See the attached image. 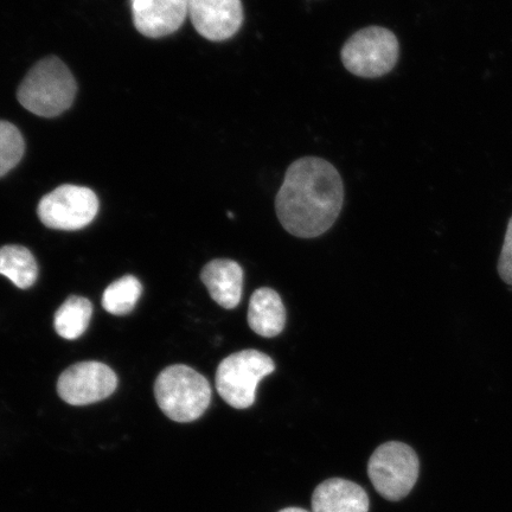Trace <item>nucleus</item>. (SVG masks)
Segmentation results:
<instances>
[{"instance_id":"obj_15","label":"nucleus","mask_w":512,"mask_h":512,"mask_svg":"<svg viewBox=\"0 0 512 512\" xmlns=\"http://www.w3.org/2000/svg\"><path fill=\"white\" fill-rule=\"evenodd\" d=\"M92 315L93 306L87 298L70 297L55 313V330L62 338L74 341L85 334Z\"/></svg>"},{"instance_id":"obj_14","label":"nucleus","mask_w":512,"mask_h":512,"mask_svg":"<svg viewBox=\"0 0 512 512\" xmlns=\"http://www.w3.org/2000/svg\"><path fill=\"white\" fill-rule=\"evenodd\" d=\"M0 275L12 281V284L27 290L36 283L38 265L28 248L9 245L0 248Z\"/></svg>"},{"instance_id":"obj_10","label":"nucleus","mask_w":512,"mask_h":512,"mask_svg":"<svg viewBox=\"0 0 512 512\" xmlns=\"http://www.w3.org/2000/svg\"><path fill=\"white\" fill-rule=\"evenodd\" d=\"M131 8L137 30L150 38L174 34L189 16V0H131Z\"/></svg>"},{"instance_id":"obj_13","label":"nucleus","mask_w":512,"mask_h":512,"mask_svg":"<svg viewBox=\"0 0 512 512\" xmlns=\"http://www.w3.org/2000/svg\"><path fill=\"white\" fill-rule=\"evenodd\" d=\"M247 319L256 335L265 338L280 335L286 325V309L279 293L270 287L258 288L249 300Z\"/></svg>"},{"instance_id":"obj_12","label":"nucleus","mask_w":512,"mask_h":512,"mask_svg":"<svg viewBox=\"0 0 512 512\" xmlns=\"http://www.w3.org/2000/svg\"><path fill=\"white\" fill-rule=\"evenodd\" d=\"M201 280L210 297L227 310L239 306L243 290V270L238 262L229 259H215L204 266Z\"/></svg>"},{"instance_id":"obj_4","label":"nucleus","mask_w":512,"mask_h":512,"mask_svg":"<svg viewBox=\"0 0 512 512\" xmlns=\"http://www.w3.org/2000/svg\"><path fill=\"white\" fill-rule=\"evenodd\" d=\"M275 364L264 352L254 349L235 352L224 358L216 371V389L224 402L235 409L254 405L256 389Z\"/></svg>"},{"instance_id":"obj_19","label":"nucleus","mask_w":512,"mask_h":512,"mask_svg":"<svg viewBox=\"0 0 512 512\" xmlns=\"http://www.w3.org/2000/svg\"><path fill=\"white\" fill-rule=\"evenodd\" d=\"M279 512H309V511L302 509V508H286V509L280 510Z\"/></svg>"},{"instance_id":"obj_6","label":"nucleus","mask_w":512,"mask_h":512,"mask_svg":"<svg viewBox=\"0 0 512 512\" xmlns=\"http://www.w3.org/2000/svg\"><path fill=\"white\" fill-rule=\"evenodd\" d=\"M342 62L351 74L374 79L386 75L398 63L400 46L392 31L369 27L357 31L345 42Z\"/></svg>"},{"instance_id":"obj_1","label":"nucleus","mask_w":512,"mask_h":512,"mask_svg":"<svg viewBox=\"0 0 512 512\" xmlns=\"http://www.w3.org/2000/svg\"><path fill=\"white\" fill-rule=\"evenodd\" d=\"M343 201V182L335 166L322 158L305 157L287 169L275 211L286 232L313 239L334 226Z\"/></svg>"},{"instance_id":"obj_5","label":"nucleus","mask_w":512,"mask_h":512,"mask_svg":"<svg viewBox=\"0 0 512 512\" xmlns=\"http://www.w3.org/2000/svg\"><path fill=\"white\" fill-rule=\"evenodd\" d=\"M420 462L411 446L389 441L376 448L368 463V476L379 494L398 502L411 494L418 482Z\"/></svg>"},{"instance_id":"obj_2","label":"nucleus","mask_w":512,"mask_h":512,"mask_svg":"<svg viewBox=\"0 0 512 512\" xmlns=\"http://www.w3.org/2000/svg\"><path fill=\"white\" fill-rule=\"evenodd\" d=\"M78 86L72 72L57 57L35 64L18 88L17 99L25 110L42 118H55L69 110Z\"/></svg>"},{"instance_id":"obj_16","label":"nucleus","mask_w":512,"mask_h":512,"mask_svg":"<svg viewBox=\"0 0 512 512\" xmlns=\"http://www.w3.org/2000/svg\"><path fill=\"white\" fill-rule=\"evenodd\" d=\"M142 293L140 281L133 275H125L106 288L102 296V307L111 315H127L136 307Z\"/></svg>"},{"instance_id":"obj_11","label":"nucleus","mask_w":512,"mask_h":512,"mask_svg":"<svg viewBox=\"0 0 512 512\" xmlns=\"http://www.w3.org/2000/svg\"><path fill=\"white\" fill-rule=\"evenodd\" d=\"M369 505L366 490L343 478L325 480L312 495V512H368Z\"/></svg>"},{"instance_id":"obj_7","label":"nucleus","mask_w":512,"mask_h":512,"mask_svg":"<svg viewBox=\"0 0 512 512\" xmlns=\"http://www.w3.org/2000/svg\"><path fill=\"white\" fill-rule=\"evenodd\" d=\"M98 196L91 189L79 185H61L44 196L37 214L48 228L79 230L91 224L98 215Z\"/></svg>"},{"instance_id":"obj_17","label":"nucleus","mask_w":512,"mask_h":512,"mask_svg":"<svg viewBox=\"0 0 512 512\" xmlns=\"http://www.w3.org/2000/svg\"><path fill=\"white\" fill-rule=\"evenodd\" d=\"M25 142L18 128L0 120V177L5 176L21 162Z\"/></svg>"},{"instance_id":"obj_8","label":"nucleus","mask_w":512,"mask_h":512,"mask_svg":"<svg viewBox=\"0 0 512 512\" xmlns=\"http://www.w3.org/2000/svg\"><path fill=\"white\" fill-rule=\"evenodd\" d=\"M117 386L118 377L106 364L81 362L63 371L57 393L68 405L87 406L110 398Z\"/></svg>"},{"instance_id":"obj_9","label":"nucleus","mask_w":512,"mask_h":512,"mask_svg":"<svg viewBox=\"0 0 512 512\" xmlns=\"http://www.w3.org/2000/svg\"><path fill=\"white\" fill-rule=\"evenodd\" d=\"M188 10L198 34L209 41H227L242 27L241 0H189Z\"/></svg>"},{"instance_id":"obj_18","label":"nucleus","mask_w":512,"mask_h":512,"mask_svg":"<svg viewBox=\"0 0 512 512\" xmlns=\"http://www.w3.org/2000/svg\"><path fill=\"white\" fill-rule=\"evenodd\" d=\"M497 270L504 283L512 286V216L508 223L507 233H505Z\"/></svg>"},{"instance_id":"obj_3","label":"nucleus","mask_w":512,"mask_h":512,"mask_svg":"<svg viewBox=\"0 0 512 512\" xmlns=\"http://www.w3.org/2000/svg\"><path fill=\"white\" fill-rule=\"evenodd\" d=\"M155 395L159 408L169 419L187 424L207 412L211 387L206 377L196 370L176 364L158 375Z\"/></svg>"}]
</instances>
